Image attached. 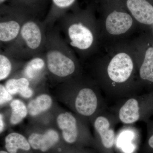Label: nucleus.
<instances>
[{"mask_svg":"<svg viewBox=\"0 0 153 153\" xmlns=\"http://www.w3.org/2000/svg\"><path fill=\"white\" fill-rule=\"evenodd\" d=\"M135 66L131 57L118 53L110 61L105 71L103 88L107 96L119 100L140 94V84L134 81Z\"/></svg>","mask_w":153,"mask_h":153,"instance_id":"nucleus-1","label":"nucleus"},{"mask_svg":"<svg viewBox=\"0 0 153 153\" xmlns=\"http://www.w3.org/2000/svg\"><path fill=\"white\" fill-rule=\"evenodd\" d=\"M92 7L80 10L74 7L58 21L59 31L64 35L68 46L79 52H87L93 47L94 35L91 26L88 25L92 19Z\"/></svg>","mask_w":153,"mask_h":153,"instance_id":"nucleus-2","label":"nucleus"},{"mask_svg":"<svg viewBox=\"0 0 153 153\" xmlns=\"http://www.w3.org/2000/svg\"><path fill=\"white\" fill-rule=\"evenodd\" d=\"M47 27L37 17L29 15L23 23L20 35L4 51L17 59H28L44 52Z\"/></svg>","mask_w":153,"mask_h":153,"instance_id":"nucleus-3","label":"nucleus"},{"mask_svg":"<svg viewBox=\"0 0 153 153\" xmlns=\"http://www.w3.org/2000/svg\"><path fill=\"white\" fill-rule=\"evenodd\" d=\"M44 50L47 68L59 78H66L75 73L77 64L71 47L60 34L58 28H47Z\"/></svg>","mask_w":153,"mask_h":153,"instance_id":"nucleus-4","label":"nucleus"},{"mask_svg":"<svg viewBox=\"0 0 153 153\" xmlns=\"http://www.w3.org/2000/svg\"><path fill=\"white\" fill-rule=\"evenodd\" d=\"M111 111L118 123L130 126L138 122H147L153 113V92L133 96L120 100Z\"/></svg>","mask_w":153,"mask_h":153,"instance_id":"nucleus-5","label":"nucleus"},{"mask_svg":"<svg viewBox=\"0 0 153 153\" xmlns=\"http://www.w3.org/2000/svg\"><path fill=\"white\" fill-rule=\"evenodd\" d=\"M0 7V42L5 48L19 37L25 19L30 15L9 4Z\"/></svg>","mask_w":153,"mask_h":153,"instance_id":"nucleus-6","label":"nucleus"},{"mask_svg":"<svg viewBox=\"0 0 153 153\" xmlns=\"http://www.w3.org/2000/svg\"><path fill=\"white\" fill-rule=\"evenodd\" d=\"M118 123L114 114L107 110L96 116L93 126L100 153H115L117 137L115 128Z\"/></svg>","mask_w":153,"mask_h":153,"instance_id":"nucleus-7","label":"nucleus"},{"mask_svg":"<svg viewBox=\"0 0 153 153\" xmlns=\"http://www.w3.org/2000/svg\"><path fill=\"white\" fill-rule=\"evenodd\" d=\"M74 107L80 115L90 117L107 110L106 103L97 92L91 87H83L76 94Z\"/></svg>","mask_w":153,"mask_h":153,"instance_id":"nucleus-8","label":"nucleus"},{"mask_svg":"<svg viewBox=\"0 0 153 153\" xmlns=\"http://www.w3.org/2000/svg\"><path fill=\"white\" fill-rule=\"evenodd\" d=\"M131 15L137 22L153 25V4L149 0H121Z\"/></svg>","mask_w":153,"mask_h":153,"instance_id":"nucleus-9","label":"nucleus"},{"mask_svg":"<svg viewBox=\"0 0 153 153\" xmlns=\"http://www.w3.org/2000/svg\"><path fill=\"white\" fill-rule=\"evenodd\" d=\"M59 128L62 130L64 140L69 144L76 143L79 137V132L77 120L70 113H62L57 117Z\"/></svg>","mask_w":153,"mask_h":153,"instance_id":"nucleus-10","label":"nucleus"},{"mask_svg":"<svg viewBox=\"0 0 153 153\" xmlns=\"http://www.w3.org/2000/svg\"><path fill=\"white\" fill-rule=\"evenodd\" d=\"M77 0H52L51 7L43 21L47 28L53 27L63 16L76 6Z\"/></svg>","mask_w":153,"mask_h":153,"instance_id":"nucleus-11","label":"nucleus"},{"mask_svg":"<svg viewBox=\"0 0 153 153\" xmlns=\"http://www.w3.org/2000/svg\"><path fill=\"white\" fill-rule=\"evenodd\" d=\"M59 139V135L57 132L49 130L43 134H32L29 137L28 141L34 149H40L41 152H46L54 146Z\"/></svg>","mask_w":153,"mask_h":153,"instance_id":"nucleus-12","label":"nucleus"},{"mask_svg":"<svg viewBox=\"0 0 153 153\" xmlns=\"http://www.w3.org/2000/svg\"><path fill=\"white\" fill-rule=\"evenodd\" d=\"M131 128H126L121 131L117 136L115 149L121 153H134L137 146V134Z\"/></svg>","mask_w":153,"mask_h":153,"instance_id":"nucleus-13","label":"nucleus"},{"mask_svg":"<svg viewBox=\"0 0 153 153\" xmlns=\"http://www.w3.org/2000/svg\"><path fill=\"white\" fill-rule=\"evenodd\" d=\"M45 67H47V65L43 52L30 59L25 65L23 73L25 78L28 80H33L40 75Z\"/></svg>","mask_w":153,"mask_h":153,"instance_id":"nucleus-14","label":"nucleus"},{"mask_svg":"<svg viewBox=\"0 0 153 153\" xmlns=\"http://www.w3.org/2000/svg\"><path fill=\"white\" fill-rule=\"evenodd\" d=\"M48 0H10L9 5L37 17L44 10Z\"/></svg>","mask_w":153,"mask_h":153,"instance_id":"nucleus-15","label":"nucleus"},{"mask_svg":"<svg viewBox=\"0 0 153 153\" xmlns=\"http://www.w3.org/2000/svg\"><path fill=\"white\" fill-rule=\"evenodd\" d=\"M140 82L153 83V48L147 49L143 61L139 69Z\"/></svg>","mask_w":153,"mask_h":153,"instance_id":"nucleus-16","label":"nucleus"},{"mask_svg":"<svg viewBox=\"0 0 153 153\" xmlns=\"http://www.w3.org/2000/svg\"><path fill=\"white\" fill-rule=\"evenodd\" d=\"M5 148L9 153H16L19 149L28 151L31 148L25 137L17 133H12L6 137Z\"/></svg>","mask_w":153,"mask_h":153,"instance_id":"nucleus-17","label":"nucleus"},{"mask_svg":"<svg viewBox=\"0 0 153 153\" xmlns=\"http://www.w3.org/2000/svg\"><path fill=\"white\" fill-rule=\"evenodd\" d=\"M52 104V99L49 95L41 94L29 102L28 111L31 115L35 116L49 109Z\"/></svg>","mask_w":153,"mask_h":153,"instance_id":"nucleus-18","label":"nucleus"},{"mask_svg":"<svg viewBox=\"0 0 153 153\" xmlns=\"http://www.w3.org/2000/svg\"><path fill=\"white\" fill-rule=\"evenodd\" d=\"M12 114L10 121L13 124L19 123L27 116V110L25 103L19 100H15L11 103Z\"/></svg>","mask_w":153,"mask_h":153,"instance_id":"nucleus-19","label":"nucleus"},{"mask_svg":"<svg viewBox=\"0 0 153 153\" xmlns=\"http://www.w3.org/2000/svg\"><path fill=\"white\" fill-rule=\"evenodd\" d=\"M30 82L27 78L21 77L19 79H9L6 82L5 87L10 94H20L25 88L29 87Z\"/></svg>","mask_w":153,"mask_h":153,"instance_id":"nucleus-20","label":"nucleus"},{"mask_svg":"<svg viewBox=\"0 0 153 153\" xmlns=\"http://www.w3.org/2000/svg\"><path fill=\"white\" fill-rule=\"evenodd\" d=\"M7 52L1 51L0 53V80L7 78L10 74L13 68V59Z\"/></svg>","mask_w":153,"mask_h":153,"instance_id":"nucleus-21","label":"nucleus"},{"mask_svg":"<svg viewBox=\"0 0 153 153\" xmlns=\"http://www.w3.org/2000/svg\"><path fill=\"white\" fill-rule=\"evenodd\" d=\"M11 94L9 93L5 87L2 84L0 85V104L1 105L12 100Z\"/></svg>","mask_w":153,"mask_h":153,"instance_id":"nucleus-22","label":"nucleus"},{"mask_svg":"<svg viewBox=\"0 0 153 153\" xmlns=\"http://www.w3.org/2000/svg\"><path fill=\"white\" fill-rule=\"evenodd\" d=\"M149 129L144 151L146 153H153V126Z\"/></svg>","mask_w":153,"mask_h":153,"instance_id":"nucleus-23","label":"nucleus"},{"mask_svg":"<svg viewBox=\"0 0 153 153\" xmlns=\"http://www.w3.org/2000/svg\"><path fill=\"white\" fill-rule=\"evenodd\" d=\"M19 94L25 98H30L33 94V91L30 87L24 89Z\"/></svg>","mask_w":153,"mask_h":153,"instance_id":"nucleus-24","label":"nucleus"},{"mask_svg":"<svg viewBox=\"0 0 153 153\" xmlns=\"http://www.w3.org/2000/svg\"><path fill=\"white\" fill-rule=\"evenodd\" d=\"M4 123L3 121V118L2 115L1 114L0 116V131L1 132L3 131L4 128Z\"/></svg>","mask_w":153,"mask_h":153,"instance_id":"nucleus-25","label":"nucleus"},{"mask_svg":"<svg viewBox=\"0 0 153 153\" xmlns=\"http://www.w3.org/2000/svg\"><path fill=\"white\" fill-rule=\"evenodd\" d=\"M10 0H0V6L6 4V3L9 2Z\"/></svg>","mask_w":153,"mask_h":153,"instance_id":"nucleus-26","label":"nucleus"},{"mask_svg":"<svg viewBox=\"0 0 153 153\" xmlns=\"http://www.w3.org/2000/svg\"><path fill=\"white\" fill-rule=\"evenodd\" d=\"M0 153H9L7 152H5V151H1V152H0Z\"/></svg>","mask_w":153,"mask_h":153,"instance_id":"nucleus-27","label":"nucleus"},{"mask_svg":"<svg viewBox=\"0 0 153 153\" xmlns=\"http://www.w3.org/2000/svg\"><path fill=\"white\" fill-rule=\"evenodd\" d=\"M152 48H153V47H152Z\"/></svg>","mask_w":153,"mask_h":153,"instance_id":"nucleus-28","label":"nucleus"}]
</instances>
